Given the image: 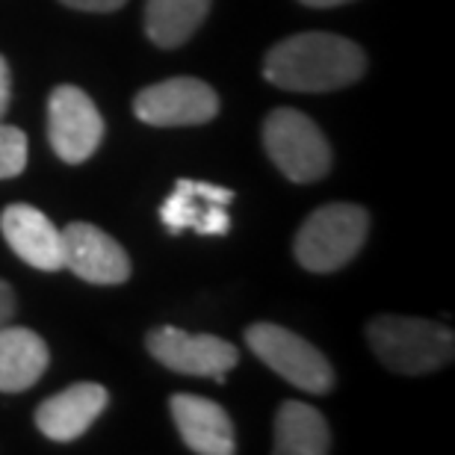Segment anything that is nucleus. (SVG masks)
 <instances>
[{"instance_id": "14", "label": "nucleus", "mask_w": 455, "mask_h": 455, "mask_svg": "<svg viewBox=\"0 0 455 455\" xmlns=\"http://www.w3.org/2000/svg\"><path fill=\"white\" fill-rule=\"evenodd\" d=\"M48 370V346L30 329L4 325L0 329V394L30 390Z\"/></svg>"}, {"instance_id": "3", "label": "nucleus", "mask_w": 455, "mask_h": 455, "mask_svg": "<svg viewBox=\"0 0 455 455\" xmlns=\"http://www.w3.org/2000/svg\"><path fill=\"white\" fill-rule=\"evenodd\" d=\"M367 231L370 216L361 204H325L299 228L293 254L307 272H334L361 251Z\"/></svg>"}, {"instance_id": "10", "label": "nucleus", "mask_w": 455, "mask_h": 455, "mask_svg": "<svg viewBox=\"0 0 455 455\" xmlns=\"http://www.w3.org/2000/svg\"><path fill=\"white\" fill-rule=\"evenodd\" d=\"M66 267L89 284H124L131 278V258L110 234L89 222H71L62 231Z\"/></svg>"}, {"instance_id": "19", "label": "nucleus", "mask_w": 455, "mask_h": 455, "mask_svg": "<svg viewBox=\"0 0 455 455\" xmlns=\"http://www.w3.org/2000/svg\"><path fill=\"white\" fill-rule=\"evenodd\" d=\"M12 316H15V293H12V287L0 278V329L12 323Z\"/></svg>"}, {"instance_id": "20", "label": "nucleus", "mask_w": 455, "mask_h": 455, "mask_svg": "<svg viewBox=\"0 0 455 455\" xmlns=\"http://www.w3.org/2000/svg\"><path fill=\"white\" fill-rule=\"evenodd\" d=\"M9 98H12V77H9V66L6 60L0 57V122L9 110Z\"/></svg>"}, {"instance_id": "18", "label": "nucleus", "mask_w": 455, "mask_h": 455, "mask_svg": "<svg viewBox=\"0 0 455 455\" xmlns=\"http://www.w3.org/2000/svg\"><path fill=\"white\" fill-rule=\"evenodd\" d=\"M71 9H80V12H116L122 9L127 0H60Z\"/></svg>"}, {"instance_id": "9", "label": "nucleus", "mask_w": 455, "mask_h": 455, "mask_svg": "<svg viewBox=\"0 0 455 455\" xmlns=\"http://www.w3.org/2000/svg\"><path fill=\"white\" fill-rule=\"evenodd\" d=\"M234 202V189L207 184V180L180 178L160 207V220L169 228V234H180L184 228H193L204 236H225L231 231V216L225 207Z\"/></svg>"}, {"instance_id": "15", "label": "nucleus", "mask_w": 455, "mask_h": 455, "mask_svg": "<svg viewBox=\"0 0 455 455\" xmlns=\"http://www.w3.org/2000/svg\"><path fill=\"white\" fill-rule=\"evenodd\" d=\"M331 450V432L325 417L314 405L290 399L275 414V452L278 455H323Z\"/></svg>"}, {"instance_id": "5", "label": "nucleus", "mask_w": 455, "mask_h": 455, "mask_svg": "<svg viewBox=\"0 0 455 455\" xmlns=\"http://www.w3.org/2000/svg\"><path fill=\"white\" fill-rule=\"evenodd\" d=\"M245 343L272 372L305 394H325L334 385L329 358L314 343L275 323H254L245 331Z\"/></svg>"}, {"instance_id": "21", "label": "nucleus", "mask_w": 455, "mask_h": 455, "mask_svg": "<svg viewBox=\"0 0 455 455\" xmlns=\"http://www.w3.org/2000/svg\"><path fill=\"white\" fill-rule=\"evenodd\" d=\"M299 4L314 6V9H331V6H343V4H349V0H299Z\"/></svg>"}, {"instance_id": "12", "label": "nucleus", "mask_w": 455, "mask_h": 455, "mask_svg": "<svg viewBox=\"0 0 455 455\" xmlns=\"http://www.w3.org/2000/svg\"><path fill=\"white\" fill-rule=\"evenodd\" d=\"M107 390L95 381H80V385H71L60 394H53L51 399L36 408V426L44 438L57 441V443H68L77 441L80 435L89 432L101 411L107 408Z\"/></svg>"}, {"instance_id": "8", "label": "nucleus", "mask_w": 455, "mask_h": 455, "mask_svg": "<svg viewBox=\"0 0 455 455\" xmlns=\"http://www.w3.org/2000/svg\"><path fill=\"white\" fill-rule=\"evenodd\" d=\"M133 113L151 127H189L207 124L220 113V95L204 80L172 77L142 89L133 101Z\"/></svg>"}, {"instance_id": "17", "label": "nucleus", "mask_w": 455, "mask_h": 455, "mask_svg": "<svg viewBox=\"0 0 455 455\" xmlns=\"http://www.w3.org/2000/svg\"><path fill=\"white\" fill-rule=\"evenodd\" d=\"M27 166V136L0 122V180L18 178Z\"/></svg>"}, {"instance_id": "16", "label": "nucleus", "mask_w": 455, "mask_h": 455, "mask_svg": "<svg viewBox=\"0 0 455 455\" xmlns=\"http://www.w3.org/2000/svg\"><path fill=\"white\" fill-rule=\"evenodd\" d=\"M211 12V0H148L145 33L160 48H180Z\"/></svg>"}, {"instance_id": "4", "label": "nucleus", "mask_w": 455, "mask_h": 455, "mask_svg": "<svg viewBox=\"0 0 455 455\" xmlns=\"http://www.w3.org/2000/svg\"><path fill=\"white\" fill-rule=\"evenodd\" d=\"M263 145L278 172L293 184H314L329 175L331 148L323 131L305 113L278 107L263 122Z\"/></svg>"}, {"instance_id": "2", "label": "nucleus", "mask_w": 455, "mask_h": 455, "mask_svg": "<svg viewBox=\"0 0 455 455\" xmlns=\"http://www.w3.org/2000/svg\"><path fill=\"white\" fill-rule=\"evenodd\" d=\"M367 340L379 361L403 376L432 372L455 355L452 329L417 316H376L367 323Z\"/></svg>"}, {"instance_id": "6", "label": "nucleus", "mask_w": 455, "mask_h": 455, "mask_svg": "<svg viewBox=\"0 0 455 455\" xmlns=\"http://www.w3.org/2000/svg\"><path fill=\"white\" fill-rule=\"evenodd\" d=\"M145 349L154 361L180 376H211L216 385H225V372L236 367L240 349L216 334H189L175 325H160L148 331Z\"/></svg>"}, {"instance_id": "7", "label": "nucleus", "mask_w": 455, "mask_h": 455, "mask_svg": "<svg viewBox=\"0 0 455 455\" xmlns=\"http://www.w3.org/2000/svg\"><path fill=\"white\" fill-rule=\"evenodd\" d=\"M48 140L60 160L84 163L104 140V118L77 86H57L48 98Z\"/></svg>"}, {"instance_id": "11", "label": "nucleus", "mask_w": 455, "mask_h": 455, "mask_svg": "<svg viewBox=\"0 0 455 455\" xmlns=\"http://www.w3.org/2000/svg\"><path fill=\"white\" fill-rule=\"evenodd\" d=\"M0 231L18 258L33 269L57 272L66 269L62 231L33 204H9L0 213Z\"/></svg>"}, {"instance_id": "13", "label": "nucleus", "mask_w": 455, "mask_h": 455, "mask_svg": "<svg viewBox=\"0 0 455 455\" xmlns=\"http://www.w3.org/2000/svg\"><path fill=\"white\" fill-rule=\"evenodd\" d=\"M172 420H175L180 438L198 455H234V423L228 411L207 396L175 394L172 396Z\"/></svg>"}, {"instance_id": "1", "label": "nucleus", "mask_w": 455, "mask_h": 455, "mask_svg": "<svg viewBox=\"0 0 455 455\" xmlns=\"http://www.w3.org/2000/svg\"><path fill=\"white\" fill-rule=\"evenodd\" d=\"M363 68V51L334 33L287 36L263 60V77L287 92H334L355 84Z\"/></svg>"}]
</instances>
